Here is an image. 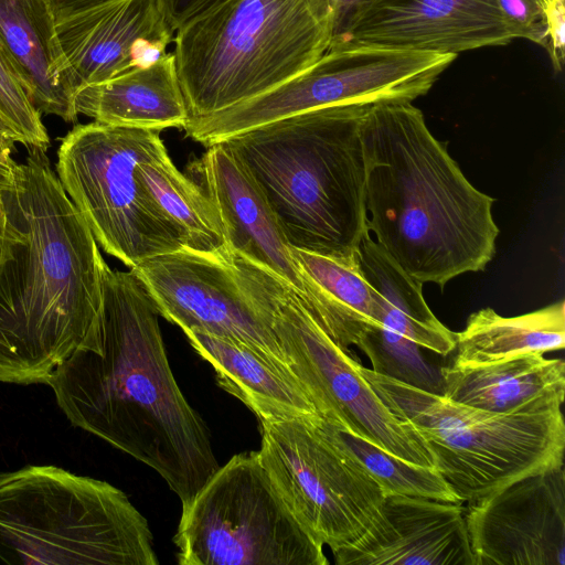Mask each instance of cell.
I'll return each instance as SVG.
<instances>
[{
    "mask_svg": "<svg viewBox=\"0 0 565 565\" xmlns=\"http://www.w3.org/2000/svg\"><path fill=\"white\" fill-rule=\"evenodd\" d=\"M301 270L318 288L312 319L343 351L352 353L359 338L370 324H377L375 290L366 280L354 256L331 257L291 246Z\"/></svg>",
    "mask_w": 565,
    "mask_h": 565,
    "instance_id": "cell-24",
    "label": "cell"
},
{
    "mask_svg": "<svg viewBox=\"0 0 565 565\" xmlns=\"http://www.w3.org/2000/svg\"><path fill=\"white\" fill-rule=\"evenodd\" d=\"M159 316L132 268L107 265L97 326L46 384L73 426L157 471L184 504L220 465L174 379Z\"/></svg>",
    "mask_w": 565,
    "mask_h": 565,
    "instance_id": "cell-1",
    "label": "cell"
},
{
    "mask_svg": "<svg viewBox=\"0 0 565 565\" xmlns=\"http://www.w3.org/2000/svg\"><path fill=\"white\" fill-rule=\"evenodd\" d=\"M115 1L117 0H47L56 24Z\"/></svg>",
    "mask_w": 565,
    "mask_h": 565,
    "instance_id": "cell-34",
    "label": "cell"
},
{
    "mask_svg": "<svg viewBox=\"0 0 565 565\" xmlns=\"http://www.w3.org/2000/svg\"><path fill=\"white\" fill-rule=\"evenodd\" d=\"M332 554L338 565H475L461 503L398 494Z\"/></svg>",
    "mask_w": 565,
    "mask_h": 565,
    "instance_id": "cell-17",
    "label": "cell"
},
{
    "mask_svg": "<svg viewBox=\"0 0 565 565\" xmlns=\"http://www.w3.org/2000/svg\"><path fill=\"white\" fill-rule=\"evenodd\" d=\"M546 30L545 49L555 72L565 60V0H539Z\"/></svg>",
    "mask_w": 565,
    "mask_h": 565,
    "instance_id": "cell-31",
    "label": "cell"
},
{
    "mask_svg": "<svg viewBox=\"0 0 565 565\" xmlns=\"http://www.w3.org/2000/svg\"><path fill=\"white\" fill-rule=\"evenodd\" d=\"M369 233L411 277L441 289L495 254L494 199L462 173L411 102L371 105L361 122Z\"/></svg>",
    "mask_w": 565,
    "mask_h": 565,
    "instance_id": "cell-3",
    "label": "cell"
},
{
    "mask_svg": "<svg viewBox=\"0 0 565 565\" xmlns=\"http://www.w3.org/2000/svg\"><path fill=\"white\" fill-rule=\"evenodd\" d=\"M0 50L40 113L76 120V93L47 0H0Z\"/></svg>",
    "mask_w": 565,
    "mask_h": 565,
    "instance_id": "cell-19",
    "label": "cell"
},
{
    "mask_svg": "<svg viewBox=\"0 0 565 565\" xmlns=\"http://www.w3.org/2000/svg\"><path fill=\"white\" fill-rule=\"evenodd\" d=\"M332 39L327 0H228L175 31L190 120L263 95L321 57Z\"/></svg>",
    "mask_w": 565,
    "mask_h": 565,
    "instance_id": "cell-5",
    "label": "cell"
},
{
    "mask_svg": "<svg viewBox=\"0 0 565 565\" xmlns=\"http://www.w3.org/2000/svg\"><path fill=\"white\" fill-rule=\"evenodd\" d=\"M173 542L180 565L329 563L281 500L258 451L233 456L182 504Z\"/></svg>",
    "mask_w": 565,
    "mask_h": 565,
    "instance_id": "cell-9",
    "label": "cell"
},
{
    "mask_svg": "<svg viewBox=\"0 0 565 565\" xmlns=\"http://www.w3.org/2000/svg\"><path fill=\"white\" fill-rule=\"evenodd\" d=\"M17 236V228L9 216L2 191H0V270L11 254Z\"/></svg>",
    "mask_w": 565,
    "mask_h": 565,
    "instance_id": "cell-35",
    "label": "cell"
},
{
    "mask_svg": "<svg viewBox=\"0 0 565 565\" xmlns=\"http://www.w3.org/2000/svg\"><path fill=\"white\" fill-rule=\"evenodd\" d=\"M316 424L332 443L356 460L384 495H412L462 503L435 467L409 462L338 424L316 415Z\"/></svg>",
    "mask_w": 565,
    "mask_h": 565,
    "instance_id": "cell-27",
    "label": "cell"
},
{
    "mask_svg": "<svg viewBox=\"0 0 565 565\" xmlns=\"http://www.w3.org/2000/svg\"><path fill=\"white\" fill-rule=\"evenodd\" d=\"M441 395L471 407L509 413L546 397L565 396V363L531 353L502 361L445 366Z\"/></svg>",
    "mask_w": 565,
    "mask_h": 565,
    "instance_id": "cell-22",
    "label": "cell"
},
{
    "mask_svg": "<svg viewBox=\"0 0 565 565\" xmlns=\"http://www.w3.org/2000/svg\"><path fill=\"white\" fill-rule=\"evenodd\" d=\"M512 40L494 0H379L329 49L374 45L458 55Z\"/></svg>",
    "mask_w": 565,
    "mask_h": 565,
    "instance_id": "cell-16",
    "label": "cell"
},
{
    "mask_svg": "<svg viewBox=\"0 0 565 565\" xmlns=\"http://www.w3.org/2000/svg\"><path fill=\"white\" fill-rule=\"evenodd\" d=\"M160 132L93 121L76 125L57 150L67 196L103 249L129 268L183 247L138 173L167 151Z\"/></svg>",
    "mask_w": 565,
    "mask_h": 565,
    "instance_id": "cell-8",
    "label": "cell"
},
{
    "mask_svg": "<svg viewBox=\"0 0 565 565\" xmlns=\"http://www.w3.org/2000/svg\"><path fill=\"white\" fill-rule=\"evenodd\" d=\"M132 269L168 321L237 341L288 367L273 321L290 287L269 270L226 245L216 253L181 247Z\"/></svg>",
    "mask_w": 565,
    "mask_h": 565,
    "instance_id": "cell-11",
    "label": "cell"
},
{
    "mask_svg": "<svg viewBox=\"0 0 565 565\" xmlns=\"http://www.w3.org/2000/svg\"><path fill=\"white\" fill-rule=\"evenodd\" d=\"M15 164L10 154L0 152V191L11 185Z\"/></svg>",
    "mask_w": 565,
    "mask_h": 565,
    "instance_id": "cell-37",
    "label": "cell"
},
{
    "mask_svg": "<svg viewBox=\"0 0 565 565\" xmlns=\"http://www.w3.org/2000/svg\"><path fill=\"white\" fill-rule=\"evenodd\" d=\"M138 173L151 198L179 233L183 247L216 253L226 245L214 204L194 181L175 168L167 151L141 162Z\"/></svg>",
    "mask_w": 565,
    "mask_h": 565,
    "instance_id": "cell-26",
    "label": "cell"
},
{
    "mask_svg": "<svg viewBox=\"0 0 565 565\" xmlns=\"http://www.w3.org/2000/svg\"><path fill=\"white\" fill-rule=\"evenodd\" d=\"M316 415L259 422L258 456L294 518L332 552L365 532L385 495L356 460L326 437Z\"/></svg>",
    "mask_w": 565,
    "mask_h": 565,
    "instance_id": "cell-12",
    "label": "cell"
},
{
    "mask_svg": "<svg viewBox=\"0 0 565 565\" xmlns=\"http://www.w3.org/2000/svg\"><path fill=\"white\" fill-rule=\"evenodd\" d=\"M17 142H20L17 132L8 122L0 120V152L11 156Z\"/></svg>",
    "mask_w": 565,
    "mask_h": 565,
    "instance_id": "cell-36",
    "label": "cell"
},
{
    "mask_svg": "<svg viewBox=\"0 0 565 565\" xmlns=\"http://www.w3.org/2000/svg\"><path fill=\"white\" fill-rule=\"evenodd\" d=\"M361 269L375 290L377 324L437 354L456 348V333L433 313L423 296L420 281L405 273L367 232L358 248Z\"/></svg>",
    "mask_w": 565,
    "mask_h": 565,
    "instance_id": "cell-23",
    "label": "cell"
},
{
    "mask_svg": "<svg viewBox=\"0 0 565 565\" xmlns=\"http://www.w3.org/2000/svg\"><path fill=\"white\" fill-rule=\"evenodd\" d=\"M0 564L157 565L146 518L115 486L52 465L0 472Z\"/></svg>",
    "mask_w": 565,
    "mask_h": 565,
    "instance_id": "cell-6",
    "label": "cell"
},
{
    "mask_svg": "<svg viewBox=\"0 0 565 565\" xmlns=\"http://www.w3.org/2000/svg\"><path fill=\"white\" fill-rule=\"evenodd\" d=\"M172 33L156 0H117L56 24L75 93L153 63Z\"/></svg>",
    "mask_w": 565,
    "mask_h": 565,
    "instance_id": "cell-18",
    "label": "cell"
},
{
    "mask_svg": "<svg viewBox=\"0 0 565 565\" xmlns=\"http://www.w3.org/2000/svg\"><path fill=\"white\" fill-rule=\"evenodd\" d=\"M513 36L545 46L546 30L539 0H494Z\"/></svg>",
    "mask_w": 565,
    "mask_h": 565,
    "instance_id": "cell-30",
    "label": "cell"
},
{
    "mask_svg": "<svg viewBox=\"0 0 565 565\" xmlns=\"http://www.w3.org/2000/svg\"><path fill=\"white\" fill-rule=\"evenodd\" d=\"M356 345L369 356L376 373L433 393L441 387V380L424 361L419 345L384 326L370 324Z\"/></svg>",
    "mask_w": 565,
    "mask_h": 565,
    "instance_id": "cell-28",
    "label": "cell"
},
{
    "mask_svg": "<svg viewBox=\"0 0 565 565\" xmlns=\"http://www.w3.org/2000/svg\"><path fill=\"white\" fill-rule=\"evenodd\" d=\"M564 345L563 300L515 317H503L484 308L471 313L465 329L456 333L454 364H483L531 353L544 354Z\"/></svg>",
    "mask_w": 565,
    "mask_h": 565,
    "instance_id": "cell-25",
    "label": "cell"
},
{
    "mask_svg": "<svg viewBox=\"0 0 565 565\" xmlns=\"http://www.w3.org/2000/svg\"><path fill=\"white\" fill-rule=\"evenodd\" d=\"M273 329L318 415L404 460L435 467L420 434L386 407L361 374L360 361L329 338L291 288L276 307Z\"/></svg>",
    "mask_w": 565,
    "mask_h": 565,
    "instance_id": "cell-13",
    "label": "cell"
},
{
    "mask_svg": "<svg viewBox=\"0 0 565 565\" xmlns=\"http://www.w3.org/2000/svg\"><path fill=\"white\" fill-rule=\"evenodd\" d=\"M332 17V39L343 33L348 26L367 8L379 0H327Z\"/></svg>",
    "mask_w": 565,
    "mask_h": 565,
    "instance_id": "cell-33",
    "label": "cell"
},
{
    "mask_svg": "<svg viewBox=\"0 0 565 565\" xmlns=\"http://www.w3.org/2000/svg\"><path fill=\"white\" fill-rule=\"evenodd\" d=\"M1 191L18 236L0 270V382L46 384L97 326L107 264L45 150Z\"/></svg>",
    "mask_w": 565,
    "mask_h": 565,
    "instance_id": "cell-2",
    "label": "cell"
},
{
    "mask_svg": "<svg viewBox=\"0 0 565 565\" xmlns=\"http://www.w3.org/2000/svg\"><path fill=\"white\" fill-rule=\"evenodd\" d=\"M465 519L475 565H565L564 466L470 501Z\"/></svg>",
    "mask_w": 565,
    "mask_h": 565,
    "instance_id": "cell-14",
    "label": "cell"
},
{
    "mask_svg": "<svg viewBox=\"0 0 565 565\" xmlns=\"http://www.w3.org/2000/svg\"><path fill=\"white\" fill-rule=\"evenodd\" d=\"M359 370L386 407L420 434L435 457V468L461 502L564 466V397L494 413L456 403L361 363Z\"/></svg>",
    "mask_w": 565,
    "mask_h": 565,
    "instance_id": "cell-7",
    "label": "cell"
},
{
    "mask_svg": "<svg viewBox=\"0 0 565 565\" xmlns=\"http://www.w3.org/2000/svg\"><path fill=\"white\" fill-rule=\"evenodd\" d=\"M457 55L348 45L331 47L289 81L183 128L209 147L264 124L340 105L411 102L426 95Z\"/></svg>",
    "mask_w": 565,
    "mask_h": 565,
    "instance_id": "cell-10",
    "label": "cell"
},
{
    "mask_svg": "<svg viewBox=\"0 0 565 565\" xmlns=\"http://www.w3.org/2000/svg\"><path fill=\"white\" fill-rule=\"evenodd\" d=\"M196 353L212 365L217 384L249 408L259 422L318 414L292 372L254 349L200 330H182Z\"/></svg>",
    "mask_w": 565,
    "mask_h": 565,
    "instance_id": "cell-20",
    "label": "cell"
},
{
    "mask_svg": "<svg viewBox=\"0 0 565 565\" xmlns=\"http://www.w3.org/2000/svg\"><path fill=\"white\" fill-rule=\"evenodd\" d=\"M189 172L214 204L226 247L280 278L312 315L317 286L292 257L263 190L231 146L225 140L209 146Z\"/></svg>",
    "mask_w": 565,
    "mask_h": 565,
    "instance_id": "cell-15",
    "label": "cell"
},
{
    "mask_svg": "<svg viewBox=\"0 0 565 565\" xmlns=\"http://www.w3.org/2000/svg\"><path fill=\"white\" fill-rule=\"evenodd\" d=\"M369 106L308 110L225 139L259 184L290 246L331 257L356 254L369 232L361 136Z\"/></svg>",
    "mask_w": 565,
    "mask_h": 565,
    "instance_id": "cell-4",
    "label": "cell"
},
{
    "mask_svg": "<svg viewBox=\"0 0 565 565\" xmlns=\"http://www.w3.org/2000/svg\"><path fill=\"white\" fill-rule=\"evenodd\" d=\"M75 109L102 124L159 131L183 129L189 119L173 53L82 88Z\"/></svg>",
    "mask_w": 565,
    "mask_h": 565,
    "instance_id": "cell-21",
    "label": "cell"
},
{
    "mask_svg": "<svg viewBox=\"0 0 565 565\" xmlns=\"http://www.w3.org/2000/svg\"><path fill=\"white\" fill-rule=\"evenodd\" d=\"M158 8L169 25L175 32L188 23L211 12L228 0H156Z\"/></svg>",
    "mask_w": 565,
    "mask_h": 565,
    "instance_id": "cell-32",
    "label": "cell"
},
{
    "mask_svg": "<svg viewBox=\"0 0 565 565\" xmlns=\"http://www.w3.org/2000/svg\"><path fill=\"white\" fill-rule=\"evenodd\" d=\"M0 114L29 149L45 150L50 139L41 113L29 98L13 68L0 50Z\"/></svg>",
    "mask_w": 565,
    "mask_h": 565,
    "instance_id": "cell-29",
    "label": "cell"
}]
</instances>
